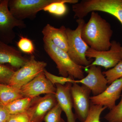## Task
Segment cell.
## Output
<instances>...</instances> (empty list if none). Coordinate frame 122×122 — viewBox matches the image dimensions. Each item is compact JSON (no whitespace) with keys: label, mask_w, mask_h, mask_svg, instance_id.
<instances>
[{"label":"cell","mask_w":122,"mask_h":122,"mask_svg":"<svg viewBox=\"0 0 122 122\" xmlns=\"http://www.w3.org/2000/svg\"><path fill=\"white\" fill-rule=\"evenodd\" d=\"M113 31L109 22L98 13L92 12L87 23L82 29L81 37L87 45L97 51H106L110 48Z\"/></svg>","instance_id":"1"},{"label":"cell","mask_w":122,"mask_h":122,"mask_svg":"<svg viewBox=\"0 0 122 122\" xmlns=\"http://www.w3.org/2000/svg\"><path fill=\"white\" fill-rule=\"evenodd\" d=\"M44 49L56 63L59 74L62 77H71L80 80L85 77L84 67L77 65L67 52L55 46L49 39L43 38Z\"/></svg>","instance_id":"2"},{"label":"cell","mask_w":122,"mask_h":122,"mask_svg":"<svg viewBox=\"0 0 122 122\" xmlns=\"http://www.w3.org/2000/svg\"><path fill=\"white\" fill-rule=\"evenodd\" d=\"M78 25L75 30L66 28V30L68 44L67 53L72 61L77 65L84 68L90 65L93 59H87L86 53L90 48L81 37L82 29L86 22L84 19L76 20Z\"/></svg>","instance_id":"3"},{"label":"cell","mask_w":122,"mask_h":122,"mask_svg":"<svg viewBox=\"0 0 122 122\" xmlns=\"http://www.w3.org/2000/svg\"><path fill=\"white\" fill-rule=\"evenodd\" d=\"M56 0H9V9L18 20L35 19L38 13Z\"/></svg>","instance_id":"4"},{"label":"cell","mask_w":122,"mask_h":122,"mask_svg":"<svg viewBox=\"0 0 122 122\" xmlns=\"http://www.w3.org/2000/svg\"><path fill=\"white\" fill-rule=\"evenodd\" d=\"M9 0H1L0 3V40L8 44L12 43L16 34L14 29H25L26 24L13 15L8 6Z\"/></svg>","instance_id":"5"},{"label":"cell","mask_w":122,"mask_h":122,"mask_svg":"<svg viewBox=\"0 0 122 122\" xmlns=\"http://www.w3.org/2000/svg\"><path fill=\"white\" fill-rule=\"evenodd\" d=\"M86 55L88 59L95 58V61L84 69H87L91 66H102L107 69L113 68L122 61V46L119 42L112 41L109 50L97 51L89 48Z\"/></svg>","instance_id":"6"},{"label":"cell","mask_w":122,"mask_h":122,"mask_svg":"<svg viewBox=\"0 0 122 122\" xmlns=\"http://www.w3.org/2000/svg\"><path fill=\"white\" fill-rule=\"evenodd\" d=\"M46 66L45 62L37 61L33 55H31L24 66L15 71L8 85L20 89L43 72Z\"/></svg>","instance_id":"7"},{"label":"cell","mask_w":122,"mask_h":122,"mask_svg":"<svg viewBox=\"0 0 122 122\" xmlns=\"http://www.w3.org/2000/svg\"><path fill=\"white\" fill-rule=\"evenodd\" d=\"M71 92L76 119L83 122L90 111L91 90L85 85L79 86L74 83L72 84Z\"/></svg>","instance_id":"8"},{"label":"cell","mask_w":122,"mask_h":122,"mask_svg":"<svg viewBox=\"0 0 122 122\" xmlns=\"http://www.w3.org/2000/svg\"><path fill=\"white\" fill-rule=\"evenodd\" d=\"M57 103L55 94L38 96L32 99L26 112L31 122H42L47 113Z\"/></svg>","instance_id":"9"},{"label":"cell","mask_w":122,"mask_h":122,"mask_svg":"<svg viewBox=\"0 0 122 122\" xmlns=\"http://www.w3.org/2000/svg\"><path fill=\"white\" fill-rule=\"evenodd\" d=\"M20 90L24 97L33 99L42 94H55L56 88L46 77L43 71L32 81L23 86Z\"/></svg>","instance_id":"10"},{"label":"cell","mask_w":122,"mask_h":122,"mask_svg":"<svg viewBox=\"0 0 122 122\" xmlns=\"http://www.w3.org/2000/svg\"><path fill=\"white\" fill-rule=\"evenodd\" d=\"M87 76L80 80H75L74 83L85 85L91 90L93 96L102 93L108 86L107 81L103 74L101 66H92L85 69Z\"/></svg>","instance_id":"11"},{"label":"cell","mask_w":122,"mask_h":122,"mask_svg":"<svg viewBox=\"0 0 122 122\" xmlns=\"http://www.w3.org/2000/svg\"><path fill=\"white\" fill-rule=\"evenodd\" d=\"M122 78L112 82L102 93L91 96V102L95 105L106 107L110 110L116 106V102L121 96Z\"/></svg>","instance_id":"12"},{"label":"cell","mask_w":122,"mask_h":122,"mask_svg":"<svg viewBox=\"0 0 122 122\" xmlns=\"http://www.w3.org/2000/svg\"><path fill=\"white\" fill-rule=\"evenodd\" d=\"M55 85L56 88L55 96L58 103L66 115L67 122H76L75 115L72 111L73 105L71 92L72 83L68 82L64 85Z\"/></svg>","instance_id":"13"},{"label":"cell","mask_w":122,"mask_h":122,"mask_svg":"<svg viewBox=\"0 0 122 122\" xmlns=\"http://www.w3.org/2000/svg\"><path fill=\"white\" fill-rule=\"evenodd\" d=\"M22 53L15 47L0 40V64L7 63L13 68L20 69L28 61Z\"/></svg>","instance_id":"14"},{"label":"cell","mask_w":122,"mask_h":122,"mask_svg":"<svg viewBox=\"0 0 122 122\" xmlns=\"http://www.w3.org/2000/svg\"><path fill=\"white\" fill-rule=\"evenodd\" d=\"M66 28L62 25L59 28L47 24L42 30L44 38L50 40L55 46L67 52L68 50Z\"/></svg>","instance_id":"15"},{"label":"cell","mask_w":122,"mask_h":122,"mask_svg":"<svg viewBox=\"0 0 122 122\" xmlns=\"http://www.w3.org/2000/svg\"><path fill=\"white\" fill-rule=\"evenodd\" d=\"M23 97L20 89L0 83V102L5 106Z\"/></svg>","instance_id":"16"},{"label":"cell","mask_w":122,"mask_h":122,"mask_svg":"<svg viewBox=\"0 0 122 122\" xmlns=\"http://www.w3.org/2000/svg\"><path fill=\"white\" fill-rule=\"evenodd\" d=\"M78 2V0H56L45 7L43 10L57 16H62L67 12L66 4L73 5Z\"/></svg>","instance_id":"17"},{"label":"cell","mask_w":122,"mask_h":122,"mask_svg":"<svg viewBox=\"0 0 122 122\" xmlns=\"http://www.w3.org/2000/svg\"><path fill=\"white\" fill-rule=\"evenodd\" d=\"M32 99L24 97L13 101L5 106L11 115L24 113L27 110Z\"/></svg>","instance_id":"18"},{"label":"cell","mask_w":122,"mask_h":122,"mask_svg":"<svg viewBox=\"0 0 122 122\" xmlns=\"http://www.w3.org/2000/svg\"><path fill=\"white\" fill-rule=\"evenodd\" d=\"M106 77L108 85H110L115 81L122 78V61L113 68L102 72Z\"/></svg>","instance_id":"19"},{"label":"cell","mask_w":122,"mask_h":122,"mask_svg":"<svg viewBox=\"0 0 122 122\" xmlns=\"http://www.w3.org/2000/svg\"><path fill=\"white\" fill-rule=\"evenodd\" d=\"M119 103L110 110L104 117L107 122H122V94Z\"/></svg>","instance_id":"20"},{"label":"cell","mask_w":122,"mask_h":122,"mask_svg":"<svg viewBox=\"0 0 122 122\" xmlns=\"http://www.w3.org/2000/svg\"><path fill=\"white\" fill-rule=\"evenodd\" d=\"M106 107L95 105L91 102L90 107L87 118L83 122H101L100 116L106 109Z\"/></svg>","instance_id":"21"},{"label":"cell","mask_w":122,"mask_h":122,"mask_svg":"<svg viewBox=\"0 0 122 122\" xmlns=\"http://www.w3.org/2000/svg\"><path fill=\"white\" fill-rule=\"evenodd\" d=\"M17 45L21 52L30 55L35 53V48L33 41L28 38L21 36Z\"/></svg>","instance_id":"22"},{"label":"cell","mask_w":122,"mask_h":122,"mask_svg":"<svg viewBox=\"0 0 122 122\" xmlns=\"http://www.w3.org/2000/svg\"><path fill=\"white\" fill-rule=\"evenodd\" d=\"M62 110L58 103L55 106L50 110L45 116V122H65L61 117Z\"/></svg>","instance_id":"23"},{"label":"cell","mask_w":122,"mask_h":122,"mask_svg":"<svg viewBox=\"0 0 122 122\" xmlns=\"http://www.w3.org/2000/svg\"><path fill=\"white\" fill-rule=\"evenodd\" d=\"M44 72L46 77L53 85L59 84L64 85L68 82H70L72 84L74 83L75 80L72 77L69 76L68 77H65L61 76H56L48 72L45 69L44 70Z\"/></svg>","instance_id":"24"},{"label":"cell","mask_w":122,"mask_h":122,"mask_svg":"<svg viewBox=\"0 0 122 122\" xmlns=\"http://www.w3.org/2000/svg\"><path fill=\"white\" fill-rule=\"evenodd\" d=\"M15 71L11 68L0 64V83L8 85Z\"/></svg>","instance_id":"25"},{"label":"cell","mask_w":122,"mask_h":122,"mask_svg":"<svg viewBox=\"0 0 122 122\" xmlns=\"http://www.w3.org/2000/svg\"><path fill=\"white\" fill-rule=\"evenodd\" d=\"M7 122H31L26 112L11 115Z\"/></svg>","instance_id":"26"},{"label":"cell","mask_w":122,"mask_h":122,"mask_svg":"<svg viewBox=\"0 0 122 122\" xmlns=\"http://www.w3.org/2000/svg\"><path fill=\"white\" fill-rule=\"evenodd\" d=\"M11 115L5 106L0 102V122H7Z\"/></svg>","instance_id":"27"},{"label":"cell","mask_w":122,"mask_h":122,"mask_svg":"<svg viewBox=\"0 0 122 122\" xmlns=\"http://www.w3.org/2000/svg\"><path fill=\"white\" fill-rule=\"evenodd\" d=\"M1 0H0V3L1 2Z\"/></svg>","instance_id":"28"}]
</instances>
